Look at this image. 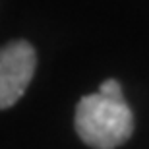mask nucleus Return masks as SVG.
Listing matches in <instances>:
<instances>
[{"mask_svg":"<svg viewBox=\"0 0 149 149\" xmlns=\"http://www.w3.org/2000/svg\"><path fill=\"white\" fill-rule=\"evenodd\" d=\"M76 130L83 143L93 149H114L134 132V114L124 101L91 93L76 107Z\"/></svg>","mask_w":149,"mask_h":149,"instance_id":"obj_1","label":"nucleus"},{"mask_svg":"<svg viewBox=\"0 0 149 149\" xmlns=\"http://www.w3.org/2000/svg\"><path fill=\"white\" fill-rule=\"evenodd\" d=\"M35 50L27 41H12L0 49V109L16 105L35 72Z\"/></svg>","mask_w":149,"mask_h":149,"instance_id":"obj_2","label":"nucleus"},{"mask_svg":"<svg viewBox=\"0 0 149 149\" xmlns=\"http://www.w3.org/2000/svg\"><path fill=\"white\" fill-rule=\"evenodd\" d=\"M97 93H101L103 97H107V99L124 101V97H122V87H120V83L116 81V79H107V81H103Z\"/></svg>","mask_w":149,"mask_h":149,"instance_id":"obj_3","label":"nucleus"}]
</instances>
